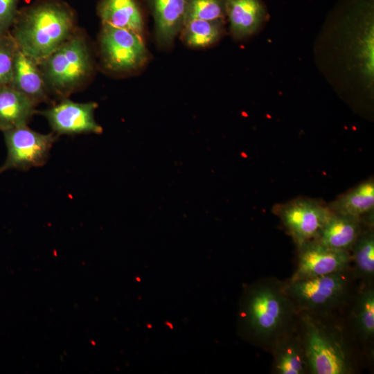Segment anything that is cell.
Masks as SVG:
<instances>
[{
  "mask_svg": "<svg viewBox=\"0 0 374 374\" xmlns=\"http://www.w3.org/2000/svg\"><path fill=\"white\" fill-rule=\"evenodd\" d=\"M298 314L284 283L262 279L248 286L242 294L240 331L249 341L269 350L276 339L296 325Z\"/></svg>",
  "mask_w": 374,
  "mask_h": 374,
  "instance_id": "6da1fadb",
  "label": "cell"
},
{
  "mask_svg": "<svg viewBox=\"0 0 374 374\" xmlns=\"http://www.w3.org/2000/svg\"><path fill=\"white\" fill-rule=\"evenodd\" d=\"M12 27L18 48L40 63L75 33V15L61 0H40L19 10Z\"/></svg>",
  "mask_w": 374,
  "mask_h": 374,
  "instance_id": "7a4b0ae2",
  "label": "cell"
},
{
  "mask_svg": "<svg viewBox=\"0 0 374 374\" xmlns=\"http://www.w3.org/2000/svg\"><path fill=\"white\" fill-rule=\"evenodd\" d=\"M298 330L312 374H350L355 371L351 350L341 330L320 316L300 312Z\"/></svg>",
  "mask_w": 374,
  "mask_h": 374,
  "instance_id": "3957f363",
  "label": "cell"
},
{
  "mask_svg": "<svg viewBox=\"0 0 374 374\" xmlns=\"http://www.w3.org/2000/svg\"><path fill=\"white\" fill-rule=\"evenodd\" d=\"M39 64L50 90L63 98L82 85L93 69L87 43L75 33Z\"/></svg>",
  "mask_w": 374,
  "mask_h": 374,
  "instance_id": "277c9868",
  "label": "cell"
},
{
  "mask_svg": "<svg viewBox=\"0 0 374 374\" xmlns=\"http://www.w3.org/2000/svg\"><path fill=\"white\" fill-rule=\"evenodd\" d=\"M351 269L312 278L288 280L285 290L299 312L321 316L346 301L351 290Z\"/></svg>",
  "mask_w": 374,
  "mask_h": 374,
  "instance_id": "5b68a950",
  "label": "cell"
},
{
  "mask_svg": "<svg viewBox=\"0 0 374 374\" xmlns=\"http://www.w3.org/2000/svg\"><path fill=\"white\" fill-rule=\"evenodd\" d=\"M272 212L279 217L296 246L315 240L333 213L322 199L306 197L276 204Z\"/></svg>",
  "mask_w": 374,
  "mask_h": 374,
  "instance_id": "8992f818",
  "label": "cell"
},
{
  "mask_svg": "<svg viewBox=\"0 0 374 374\" xmlns=\"http://www.w3.org/2000/svg\"><path fill=\"white\" fill-rule=\"evenodd\" d=\"M99 43L103 64L110 71L132 72L148 60L143 35L134 31L102 25Z\"/></svg>",
  "mask_w": 374,
  "mask_h": 374,
  "instance_id": "52a82bcc",
  "label": "cell"
},
{
  "mask_svg": "<svg viewBox=\"0 0 374 374\" xmlns=\"http://www.w3.org/2000/svg\"><path fill=\"white\" fill-rule=\"evenodd\" d=\"M7 156L0 166V175L6 170H27L44 166L57 140L53 134H41L27 125L3 132Z\"/></svg>",
  "mask_w": 374,
  "mask_h": 374,
  "instance_id": "ba28073f",
  "label": "cell"
},
{
  "mask_svg": "<svg viewBox=\"0 0 374 374\" xmlns=\"http://www.w3.org/2000/svg\"><path fill=\"white\" fill-rule=\"evenodd\" d=\"M297 264L289 280L312 278L351 269L350 253L323 245L317 240L297 246Z\"/></svg>",
  "mask_w": 374,
  "mask_h": 374,
  "instance_id": "9c48e42d",
  "label": "cell"
},
{
  "mask_svg": "<svg viewBox=\"0 0 374 374\" xmlns=\"http://www.w3.org/2000/svg\"><path fill=\"white\" fill-rule=\"evenodd\" d=\"M97 107L95 102L76 103L64 98L40 114L46 118L57 136L100 134L103 128L94 118Z\"/></svg>",
  "mask_w": 374,
  "mask_h": 374,
  "instance_id": "30bf717a",
  "label": "cell"
},
{
  "mask_svg": "<svg viewBox=\"0 0 374 374\" xmlns=\"http://www.w3.org/2000/svg\"><path fill=\"white\" fill-rule=\"evenodd\" d=\"M154 21L160 47H169L179 35L187 17L188 0H146Z\"/></svg>",
  "mask_w": 374,
  "mask_h": 374,
  "instance_id": "8fae6325",
  "label": "cell"
},
{
  "mask_svg": "<svg viewBox=\"0 0 374 374\" xmlns=\"http://www.w3.org/2000/svg\"><path fill=\"white\" fill-rule=\"evenodd\" d=\"M296 325L271 344L272 371L276 374H305L308 365Z\"/></svg>",
  "mask_w": 374,
  "mask_h": 374,
  "instance_id": "7c38bea8",
  "label": "cell"
},
{
  "mask_svg": "<svg viewBox=\"0 0 374 374\" xmlns=\"http://www.w3.org/2000/svg\"><path fill=\"white\" fill-rule=\"evenodd\" d=\"M11 87L36 105L46 101L51 91L39 64L19 48L15 60Z\"/></svg>",
  "mask_w": 374,
  "mask_h": 374,
  "instance_id": "4fadbf2b",
  "label": "cell"
},
{
  "mask_svg": "<svg viewBox=\"0 0 374 374\" xmlns=\"http://www.w3.org/2000/svg\"><path fill=\"white\" fill-rule=\"evenodd\" d=\"M97 12L103 26L143 34L145 20L139 0H100Z\"/></svg>",
  "mask_w": 374,
  "mask_h": 374,
  "instance_id": "5bb4252c",
  "label": "cell"
},
{
  "mask_svg": "<svg viewBox=\"0 0 374 374\" xmlns=\"http://www.w3.org/2000/svg\"><path fill=\"white\" fill-rule=\"evenodd\" d=\"M328 204L334 213L355 217L373 224V179L361 182Z\"/></svg>",
  "mask_w": 374,
  "mask_h": 374,
  "instance_id": "9a60e30c",
  "label": "cell"
},
{
  "mask_svg": "<svg viewBox=\"0 0 374 374\" xmlns=\"http://www.w3.org/2000/svg\"><path fill=\"white\" fill-rule=\"evenodd\" d=\"M366 224L359 218L333 212L315 240L330 248L350 252Z\"/></svg>",
  "mask_w": 374,
  "mask_h": 374,
  "instance_id": "2e32d148",
  "label": "cell"
},
{
  "mask_svg": "<svg viewBox=\"0 0 374 374\" xmlns=\"http://www.w3.org/2000/svg\"><path fill=\"white\" fill-rule=\"evenodd\" d=\"M226 14L232 36L242 39L260 28L266 11L261 0H226Z\"/></svg>",
  "mask_w": 374,
  "mask_h": 374,
  "instance_id": "e0dca14e",
  "label": "cell"
},
{
  "mask_svg": "<svg viewBox=\"0 0 374 374\" xmlns=\"http://www.w3.org/2000/svg\"><path fill=\"white\" fill-rule=\"evenodd\" d=\"M36 104L11 86L0 88V130L3 132L26 125Z\"/></svg>",
  "mask_w": 374,
  "mask_h": 374,
  "instance_id": "ac0fdd59",
  "label": "cell"
},
{
  "mask_svg": "<svg viewBox=\"0 0 374 374\" xmlns=\"http://www.w3.org/2000/svg\"><path fill=\"white\" fill-rule=\"evenodd\" d=\"M353 330L357 338L371 347L374 339V288L373 283L363 284L359 290L351 314Z\"/></svg>",
  "mask_w": 374,
  "mask_h": 374,
  "instance_id": "d6986e66",
  "label": "cell"
},
{
  "mask_svg": "<svg viewBox=\"0 0 374 374\" xmlns=\"http://www.w3.org/2000/svg\"><path fill=\"white\" fill-rule=\"evenodd\" d=\"M352 270L354 277L359 278L363 284L373 283L374 277L373 225L366 224L350 250Z\"/></svg>",
  "mask_w": 374,
  "mask_h": 374,
  "instance_id": "ffe728a7",
  "label": "cell"
},
{
  "mask_svg": "<svg viewBox=\"0 0 374 374\" xmlns=\"http://www.w3.org/2000/svg\"><path fill=\"white\" fill-rule=\"evenodd\" d=\"M224 21L187 19L179 33L182 42L193 48H203L216 43L224 31Z\"/></svg>",
  "mask_w": 374,
  "mask_h": 374,
  "instance_id": "44dd1931",
  "label": "cell"
},
{
  "mask_svg": "<svg viewBox=\"0 0 374 374\" xmlns=\"http://www.w3.org/2000/svg\"><path fill=\"white\" fill-rule=\"evenodd\" d=\"M189 19L224 22L226 0H188L186 20Z\"/></svg>",
  "mask_w": 374,
  "mask_h": 374,
  "instance_id": "7402d4cb",
  "label": "cell"
},
{
  "mask_svg": "<svg viewBox=\"0 0 374 374\" xmlns=\"http://www.w3.org/2000/svg\"><path fill=\"white\" fill-rule=\"evenodd\" d=\"M18 46L10 33L0 35V88L11 86Z\"/></svg>",
  "mask_w": 374,
  "mask_h": 374,
  "instance_id": "603a6c76",
  "label": "cell"
},
{
  "mask_svg": "<svg viewBox=\"0 0 374 374\" xmlns=\"http://www.w3.org/2000/svg\"><path fill=\"white\" fill-rule=\"evenodd\" d=\"M20 0H0V35L8 32L17 16Z\"/></svg>",
  "mask_w": 374,
  "mask_h": 374,
  "instance_id": "cb8c5ba5",
  "label": "cell"
}]
</instances>
